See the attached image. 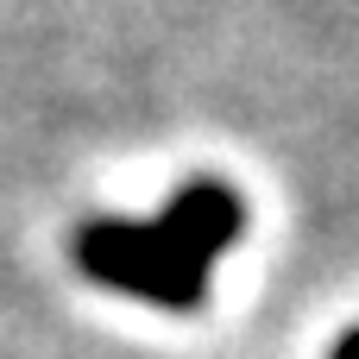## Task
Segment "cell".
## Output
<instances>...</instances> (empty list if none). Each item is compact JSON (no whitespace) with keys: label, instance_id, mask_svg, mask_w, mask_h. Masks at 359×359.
I'll return each instance as SVG.
<instances>
[{"label":"cell","instance_id":"cell-2","mask_svg":"<svg viewBox=\"0 0 359 359\" xmlns=\"http://www.w3.org/2000/svg\"><path fill=\"white\" fill-rule=\"evenodd\" d=\"M158 227L177 240V252L183 259H196L202 271L221 259V252H233L240 246V233H246V202H240V189H227V183H183L170 202H164V215H158Z\"/></svg>","mask_w":359,"mask_h":359},{"label":"cell","instance_id":"cell-1","mask_svg":"<svg viewBox=\"0 0 359 359\" xmlns=\"http://www.w3.org/2000/svg\"><path fill=\"white\" fill-rule=\"evenodd\" d=\"M76 265L82 278H95L101 290H120L133 303L151 309H202L208 303V271L196 259L177 252V240L158 221H133V215H95L76 227Z\"/></svg>","mask_w":359,"mask_h":359},{"label":"cell","instance_id":"cell-3","mask_svg":"<svg viewBox=\"0 0 359 359\" xmlns=\"http://www.w3.org/2000/svg\"><path fill=\"white\" fill-rule=\"evenodd\" d=\"M328 359H359V328H347V334L334 341V353H328Z\"/></svg>","mask_w":359,"mask_h":359}]
</instances>
